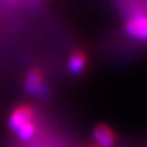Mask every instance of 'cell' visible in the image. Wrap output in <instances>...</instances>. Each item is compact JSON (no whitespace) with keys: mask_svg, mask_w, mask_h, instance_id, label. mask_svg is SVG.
<instances>
[{"mask_svg":"<svg viewBox=\"0 0 147 147\" xmlns=\"http://www.w3.org/2000/svg\"><path fill=\"white\" fill-rule=\"evenodd\" d=\"M97 147H98V146H97Z\"/></svg>","mask_w":147,"mask_h":147,"instance_id":"obj_7","label":"cell"},{"mask_svg":"<svg viewBox=\"0 0 147 147\" xmlns=\"http://www.w3.org/2000/svg\"><path fill=\"white\" fill-rule=\"evenodd\" d=\"M16 134H17V136L20 137L22 141H30L32 137L34 136V134H36V126H34V124L32 123V121H28V123L24 124L22 126H20V127L17 129Z\"/></svg>","mask_w":147,"mask_h":147,"instance_id":"obj_6","label":"cell"},{"mask_svg":"<svg viewBox=\"0 0 147 147\" xmlns=\"http://www.w3.org/2000/svg\"><path fill=\"white\" fill-rule=\"evenodd\" d=\"M124 30H125V33L131 38L140 42H147V15L141 13V15L126 18Z\"/></svg>","mask_w":147,"mask_h":147,"instance_id":"obj_1","label":"cell"},{"mask_svg":"<svg viewBox=\"0 0 147 147\" xmlns=\"http://www.w3.org/2000/svg\"><path fill=\"white\" fill-rule=\"evenodd\" d=\"M25 91L30 96H44L48 94V87L43 82V76L38 70H31L26 76L25 80Z\"/></svg>","mask_w":147,"mask_h":147,"instance_id":"obj_2","label":"cell"},{"mask_svg":"<svg viewBox=\"0 0 147 147\" xmlns=\"http://www.w3.org/2000/svg\"><path fill=\"white\" fill-rule=\"evenodd\" d=\"M32 118H33V112L30 107H27V105L18 107L13 110L10 118H9V127L16 132L17 129L22 126L24 124L32 121Z\"/></svg>","mask_w":147,"mask_h":147,"instance_id":"obj_3","label":"cell"},{"mask_svg":"<svg viewBox=\"0 0 147 147\" xmlns=\"http://www.w3.org/2000/svg\"><path fill=\"white\" fill-rule=\"evenodd\" d=\"M93 139L98 147H113L115 144V136L113 131L105 125H98L94 127Z\"/></svg>","mask_w":147,"mask_h":147,"instance_id":"obj_4","label":"cell"},{"mask_svg":"<svg viewBox=\"0 0 147 147\" xmlns=\"http://www.w3.org/2000/svg\"><path fill=\"white\" fill-rule=\"evenodd\" d=\"M86 66V58L82 53H74L70 58H69L67 67L72 75H80V74L85 70Z\"/></svg>","mask_w":147,"mask_h":147,"instance_id":"obj_5","label":"cell"}]
</instances>
